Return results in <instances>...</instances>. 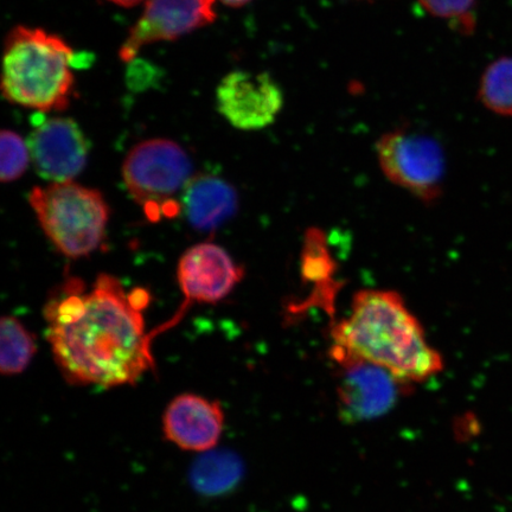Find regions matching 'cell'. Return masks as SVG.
Returning a JSON list of instances; mask_svg holds the SVG:
<instances>
[{
    "label": "cell",
    "instance_id": "obj_1",
    "mask_svg": "<svg viewBox=\"0 0 512 512\" xmlns=\"http://www.w3.org/2000/svg\"><path fill=\"white\" fill-rule=\"evenodd\" d=\"M149 293L128 294L112 275L101 274L88 292L70 279L44 310L47 338L57 366L75 386L113 388L134 384L155 369L153 335L143 310Z\"/></svg>",
    "mask_w": 512,
    "mask_h": 512
},
{
    "label": "cell",
    "instance_id": "obj_9",
    "mask_svg": "<svg viewBox=\"0 0 512 512\" xmlns=\"http://www.w3.org/2000/svg\"><path fill=\"white\" fill-rule=\"evenodd\" d=\"M27 144L37 174L48 181H72L87 164L89 142L73 119L44 121L32 131Z\"/></svg>",
    "mask_w": 512,
    "mask_h": 512
},
{
    "label": "cell",
    "instance_id": "obj_16",
    "mask_svg": "<svg viewBox=\"0 0 512 512\" xmlns=\"http://www.w3.org/2000/svg\"><path fill=\"white\" fill-rule=\"evenodd\" d=\"M240 464L234 456L204 453L192 470V484L202 494L216 495L226 491L240 476Z\"/></svg>",
    "mask_w": 512,
    "mask_h": 512
},
{
    "label": "cell",
    "instance_id": "obj_15",
    "mask_svg": "<svg viewBox=\"0 0 512 512\" xmlns=\"http://www.w3.org/2000/svg\"><path fill=\"white\" fill-rule=\"evenodd\" d=\"M478 98L492 113L512 117V57H501L485 69Z\"/></svg>",
    "mask_w": 512,
    "mask_h": 512
},
{
    "label": "cell",
    "instance_id": "obj_5",
    "mask_svg": "<svg viewBox=\"0 0 512 512\" xmlns=\"http://www.w3.org/2000/svg\"><path fill=\"white\" fill-rule=\"evenodd\" d=\"M192 164L181 146L171 140L152 139L134 146L128 153L124 182L133 200L152 221L162 214L174 217L179 208L172 200L189 183Z\"/></svg>",
    "mask_w": 512,
    "mask_h": 512
},
{
    "label": "cell",
    "instance_id": "obj_8",
    "mask_svg": "<svg viewBox=\"0 0 512 512\" xmlns=\"http://www.w3.org/2000/svg\"><path fill=\"white\" fill-rule=\"evenodd\" d=\"M214 3L215 0H149L120 49V59L132 61L147 44L174 41L213 23Z\"/></svg>",
    "mask_w": 512,
    "mask_h": 512
},
{
    "label": "cell",
    "instance_id": "obj_13",
    "mask_svg": "<svg viewBox=\"0 0 512 512\" xmlns=\"http://www.w3.org/2000/svg\"><path fill=\"white\" fill-rule=\"evenodd\" d=\"M238 208L235 189L223 179L210 175L192 177L183 190L182 206L191 226L213 230L232 217Z\"/></svg>",
    "mask_w": 512,
    "mask_h": 512
},
{
    "label": "cell",
    "instance_id": "obj_6",
    "mask_svg": "<svg viewBox=\"0 0 512 512\" xmlns=\"http://www.w3.org/2000/svg\"><path fill=\"white\" fill-rule=\"evenodd\" d=\"M383 175L427 204L443 194L444 151L425 134L395 130L383 134L376 144Z\"/></svg>",
    "mask_w": 512,
    "mask_h": 512
},
{
    "label": "cell",
    "instance_id": "obj_2",
    "mask_svg": "<svg viewBox=\"0 0 512 512\" xmlns=\"http://www.w3.org/2000/svg\"><path fill=\"white\" fill-rule=\"evenodd\" d=\"M331 339L335 362L373 363L406 384L424 382L444 369L424 326L395 291L355 293L349 316L332 325Z\"/></svg>",
    "mask_w": 512,
    "mask_h": 512
},
{
    "label": "cell",
    "instance_id": "obj_14",
    "mask_svg": "<svg viewBox=\"0 0 512 512\" xmlns=\"http://www.w3.org/2000/svg\"><path fill=\"white\" fill-rule=\"evenodd\" d=\"M37 351L34 335L15 317L5 316L0 322V370L12 376L29 367Z\"/></svg>",
    "mask_w": 512,
    "mask_h": 512
},
{
    "label": "cell",
    "instance_id": "obj_7",
    "mask_svg": "<svg viewBox=\"0 0 512 512\" xmlns=\"http://www.w3.org/2000/svg\"><path fill=\"white\" fill-rule=\"evenodd\" d=\"M216 104L230 125L256 131L277 119L284 106V93L270 74L234 70L217 87Z\"/></svg>",
    "mask_w": 512,
    "mask_h": 512
},
{
    "label": "cell",
    "instance_id": "obj_3",
    "mask_svg": "<svg viewBox=\"0 0 512 512\" xmlns=\"http://www.w3.org/2000/svg\"><path fill=\"white\" fill-rule=\"evenodd\" d=\"M74 61L73 49L59 36L19 25L5 41L4 98L40 112L67 110L74 94Z\"/></svg>",
    "mask_w": 512,
    "mask_h": 512
},
{
    "label": "cell",
    "instance_id": "obj_4",
    "mask_svg": "<svg viewBox=\"0 0 512 512\" xmlns=\"http://www.w3.org/2000/svg\"><path fill=\"white\" fill-rule=\"evenodd\" d=\"M29 202L44 233L68 258H81L101 245L110 208L98 190L72 181L32 189Z\"/></svg>",
    "mask_w": 512,
    "mask_h": 512
},
{
    "label": "cell",
    "instance_id": "obj_12",
    "mask_svg": "<svg viewBox=\"0 0 512 512\" xmlns=\"http://www.w3.org/2000/svg\"><path fill=\"white\" fill-rule=\"evenodd\" d=\"M224 428L219 402L196 394H182L170 402L163 415V433L171 444L189 452L214 450Z\"/></svg>",
    "mask_w": 512,
    "mask_h": 512
},
{
    "label": "cell",
    "instance_id": "obj_10",
    "mask_svg": "<svg viewBox=\"0 0 512 512\" xmlns=\"http://www.w3.org/2000/svg\"><path fill=\"white\" fill-rule=\"evenodd\" d=\"M336 363L341 370L339 407L343 418L349 421L368 420L387 413L398 400L402 387L408 386L373 363L358 360Z\"/></svg>",
    "mask_w": 512,
    "mask_h": 512
},
{
    "label": "cell",
    "instance_id": "obj_11",
    "mask_svg": "<svg viewBox=\"0 0 512 512\" xmlns=\"http://www.w3.org/2000/svg\"><path fill=\"white\" fill-rule=\"evenodd\" d=\"M177 277L188 304H214L234 290L245 270L222 247L206 242L183 254Z\"/></svg>",
    "mask_w": 512,
    "mask_h": 512
},
{
    "label": "cell",
    "instance_id": "obj_18",
    "mask_svg": "<svg viewBox=\"0 0 512 512\" xmlns=\"http://www.w3.org/2000/svg\"><path fill=\"white\" fill-rule=\"evenodd\" d=\"M2 147V165L0 179L3 183L15 182L27 171L29 165V147L14 131H3L0 136Z\"/></svg>",
    "mask_w": 512,
    "mask_h": 512
},
{
    "label": "cell",
    "instance_id": "obj_19",
    "mask_svg": "<svg viewBox=\"0 0 512 512\" xmlns=\"http://www.w3.org/2000/svg\"><path fill=\"white\" fill-rule=\"evenodd\" d=\"M221 2L230 6V8H241V6L248 4L251 0H221Z\"/></svg>",
    "mask_w": 512,
    "mask_h": 512
},
{
    "label": "cell",
    "instance_id": "obj_17",
    "mask_svg": "<svg viewBox=\"0 0 512 512\" xmlns=\"http://www.w3.org/2000/svg\"><path fill=\"white\" fill-rule=\"evenodd\" d=\"M428 14L445 19L454 29L469 34L476 27L477 0H418Z\"/></svg>",
    "mask_w": 512,
    "mask_h": 512
},
{
    "label": "cell",
    "instance_id": "obj_20",
    "mask_svg": "<svg viewBox=\"0 0 512 512\" xmlns=\"http://www.w3.org/2000/svg\"><path fill=\"white\" fill-rule=\"evenodd\" d=\"M110 2L120 6H125V8H132V6H136L142 2V0H110Z\"/></svg>",
    "mask_w": 512,
    "mask_h": 512
}]
</instances>
